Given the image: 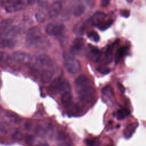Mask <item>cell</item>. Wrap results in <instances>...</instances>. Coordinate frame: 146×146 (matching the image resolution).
<instances>
[{
  "label": "cell",
  "instance_id": "4fadbf2b",
  "mask_svg": "<svg viewBox=\"0 0 146 146\" xmlns=\"http://www.w3.org/2000/svg\"><path fill=\"white\" fill-rule=\"evenodd\" d=\"M138 127V123H132L128 124L125 128H124L123 131V135L124 136L128 139L134 133L135 131L136 128Z\"/></svg>",
  "mask_w": 146,
  "mask_h": 146
},
{
  "label": "cell",
  "instance_id": "8fae6325",
  "mask_svg": "<svg viewBox=\"0 0 146 146\" xmlns=\"http://www.w3.org/2000/svg\"><path fill=\"white\" fill-rule=\"evenodd\" d=\"M62 5L60 2H54L50 6L48 14L50 18H54L58 17L61 12Z\"/></svg>",
  "mask_w": 146,
  "mask_h": 146
},
{
  "label": "cell",
  "instance_id": "ac0fdd59",
  "mask_svg": "<svg viewBox=\"0 0 146 146\" xmlns=\"http://www.w3.org/2000/svg\"><path fill=\"white\" fill-rule=\"evenodd\" d=\"M15 44V40L14 39H2L0 41V47L3 48H11Z\"/></svg>",
  "mask_w": 146,
  "mask_h": 146
},
{
  "label": "cell",
  "instance_id": "ffe728a7",
  "mask_svg": "<svg viewBox=\"0 0 146 146\" xmlns=\"http://www.w3.org/2000/svg\"><path fill=\"white\" fill-rule=\"evenodd\" d=\"M127 50V49L126 47H121L117 49V50L116 52V54H115V56L116 63H118L120 62V59L124 55Z\"/></svg>",
  "mask_w": 146,
  "mask_h": 146
},
{
  "label": "cell",
  "instance_id": "5bb4252c",
  "mask_svg": "<svg viewBox=\"0 0 146 146\" xmlns=\"http://www.w3.org/2000/svg\"><path fill=\"white\" fill-rule=\"evenodd\" d=\"M89 82H90L89 80L86 76L84 75H81L76 78V79L75 80L74 83H75L76 88H79L82 87L90 85Z\"/></svg>",
  "mask_w": 146,
  "mask_h": 146
},
{
  "label": "cell",
  "instance_id": "f1b7e54d",
  "mask_svg": "<svg viewBox=\"0 0 146 146\" xmlns=\"http://www.w3.org/2000/svg\"><path fill=\"white\" fill-rule=\"evenodd\" d=\"M97 70L101 74H108L110 71L109 68H106V67H98Z\"/></svg>",
  "mask_w": 146,
  "mask_h": 146
},
{
  "label": "cell",
  "instance_id": "277c9868",
  "mask_svg": "<svg viewBox=\"0 0 146 146\" xmlns=\"http://www.w3.org/2000/svg\"><path fill=\"white\" fill-rule=\"evenodd\" d=\"M64 64L66 69L70 74H77L81 70V64L79 61L72 56L67 55L64 57Z\"/></svg>",
  "mask_w": 146,
  "mask_h": 146
},
{
  "label": "cell",
  "instance_id": "83f0119b",
  "mask_svg": "<svg viewBox=\"0 0 146 146\" xmlns=\"http://www.w3.org/2000/svg\"><path fill=\"white\" fill-rule=\"evenodd\" d=\"M113 48H114V45L113 44H110L108 45V46L107 47V48L105 51V56L107 58H109L110 56H111L112 54V52L113 50Z\"/></svg>",
  "mask_w": 146,
  "mask_h": 146
},
{
  "label": "cell",
  "instance_id": "1f68e13d",
  "mask_svg": "<svg viewBox=\"0 0 146 146\" xmlns=\"http://www.w3.org/2000/svg\"><path fill=\"white\" fill-rule=\"evenodd\" d=\"M110 2V1H105V0L102 1L101 3H100L101 6H102V7H106V6H107L108 5Z\"/></svg>",
  "mask_w": 146,
  "mask_h": 146
},
{
  "label": "cell",
  "instance_id": "d4e9b609",
  "mask_svg": "<svg viewBox=\"0 0 146 146\" xmlns=\"http://www.w3.org/2000/svg\"><path fill=\"white\" fill-rule=\"evenodd\" d=\"M85 143L87 146H99L100 141L97 138L87 139L85 140Z\"/></svg>",
  "mask_w": 146,
  "mask_h": 146
},
{
  "label": "cell",
  "instance_id": "30bf717a",
  "mask_svg": "<svg viewBox=\"0 0 146 146\" xmlns=\"http://www.w3.org/2000/svg\"><path fill=\"white\" fill-rule=\"evenodd\" d=\"M84 46V40L82 37H77L73 40L71 52L74 54H79Z\"/></svg>",
  "mask_w": 146,
  "mask_h": 146
},
{
  "label": "cell",
  "instance_id": "e0dca14e",
  "mask_svg": "<svg viewBox=\"0 0 146 146\" xmlns=\"http://www.w3.org/2000/svg\"><path fill=\"white\" fill-rule=\"evenodd\" d=\"M53 76V73L48 70H43L40 75V80L43 83H47L49 82Z\"/></svg>",
  "mask_w": 146,
  "mask_h": 146
},
{
  "label": "cell",
  "instance_id": "2e32d148",
  "mask_svg": "<svg viewBox=\"0 0 146 146\" xmlns=\"http://www.w3.org/2000/svg\"><path fill=\"white\" fill-rule=\"evenodd\" d=\"M72 96L69 91L64 92L61 96V102L62 104L66 107H68L72 103Z\"/></svg>",
  "mask_w": 146,
  "mask_h": 146
},
{
  "label": "cell",
  "instance_id": "8992f818",
  "mask_svg": "<svg viewBox=\"0 0 146 146\" xmlns=\"http://www.w3.org/2000/svg\"><path fill=\"white\" fill-rule=\"evenodd\" d=\"M0 5L9 13L15 12L23 9L25 3L22 1H2Z\"/></svg>",
  "mask_w": 146,
  "mask_h": 146
},
{
  "label": "cell",
  "instance_id": "5b68a950",
  "mask_svg": "<svg viewBox=\"0 0 146 146\" xmlns=\"http://www.w3.org/2000/svg\"><path fill=\"white\" fill-rule=\"evenodd\" d=\"M50 89L54 93H58L63 91H64V92L68 91V90L70 89V87L66 80L58 77L51 82L50 85Z\"/></svg>",
  "mask_w": 146,
  "mask_h": 146
},
{
  "label": "cell",
  "instance_id": "52a82bcc",
  "mask_svg": "<svg viewBox=\"0 0 146 146\" xmlns=\"http://www.w3.org/2000/svg\"><path fill=\"white\" fill-rule=\"evenodd\" d=\"M64 29V26L62 23H49L46 27V32L50 35H58Z\"/></svg>",
  "mask_w": 146,
  "mask_h": 146
},
{
  "label": "cell",
  "instance_id": "44dd1931",
  "mask_svg": "<svg viewBox=\"0 0 146 146\" xmlns=\"http://www.w3.org/2000/svg\"><path fill=\"white\" fill-rule=\"evenodd\" d=\"M102 92L103 95H104L106 97L109 99H112L113 98L114 94H113V90L110 86H106L103 88H102Z\"/></svg>",
  "mask_w": 146,
  "mask_h": 146
},
{
  "label": "cell",
  "instance_id": "9c48e42d",
  "mask_svg": "<svg viewBox=\"0 0 146 146\" xmlns=\"http://www.w3.org/2000/svg\"><path fill=\"white\" fill-rule=\"evenodd\" d=\"M35 67L36 69L40 67L45 66V67H51L54 64L53 61L51 58L46 54H41L35 60Z\"/></svg>",
  "mask_w": 146,
  "mask_h": 146
},
{
  "label": "cell",
  "instance_id": "4dcf8cb0",
  "mask_svg": "<svg viewBox=\"0 0 146 146\" xmlns=\"http://www.w3.org/2000/svg\"><path fill=\"white\" fill-rule=\"evenodd\" d=\"M123 17L127 18L128 17H129V11L127 10H123L121 11V14H120Z\"/></svg>",
  "mask_w": 146,
  "mask_h": 146
},
{
  "label": "cell",
  "instance_id": "4316f807",
  "mask_svg": "<svg viewBox=\"0 0 146 146\" xmlns=\"http://www.w3.org/2000/svg\"><path fill=\"white\" fill-rule=\"evenodd\" d=\"M35 18L38 22L42 23L45 21L46 17L44 14L43 12L39 11L35 14Z\"/></svg>",
  "mask_w": 146,
  "mask_h": 146
},
{
  "label": "cell",
  "instance_id": "7c38bea8",
  "mask_svg": "<svg viewBox=\"0 0 146 146\" xmlns=\"http://www.w3.org/2000/svg\"><path fill=\"white\" fill-rule=\"evenodd\" d=\"M101 56V51L96 47L91 45L89 46L88 58L93 62L98 61Z\"/></svg>",
  "mask_w": 146,
  "mask_h": 146
},
{
  "label": "cell",
  "instance_id": "603a6c76",
  "mask_svg": "<svg viewBox=\"0 0 146 146\" xmlns=\"http://www.w3.org/2000/svg\"><path fill=\"white\" fill-rule=\"evenodd\" d=\"M74 31L75 33L77 34L78 35H82L83 34V32L85 30V26L83 23L78 22L74 27Z\"/></svg>",
  "mask_w": 146,
  "mask_h": 146
},
{
  "label": "cell",
  "instance_id": "ba28073f",
  "mask_svg": "<svg viewBox=\"0 0 146 146\" xmlns=\"http://www.w3.org/2000/svg\"><path fill=\"white\" fill-rule=\"evenodd\" d=\"M80 99L83 101H88L92 96L93 91L90 85L76 88Z\"/></svg>",
  "mask_w": 146,
  "mask_h": 146
},
{
  "label": "cell",
  "instance_id": "3957f363",
  "mask_svg": "<svg viewBox=\"0 0 146 146\" xmlns=\"http://www.w3.org/2000/svg\"><path fill=\"white\" fill-rule=\"evenodd\" d=\"M8 62L13 67L18 68L25 64H27L31 60L30 55L22 51H15L9 57Z\"/></svg>",
  "mask_w": 146,
  "mask_h": 146
},
{
  "label": "cell",
  "instance_id": "6da1fadb",
  "mask_svg": "<svg viewBox=\"0 0 146 146\" xmlns=\"http://www.w3.org/2000/svg\"><path fill=\"white\" fill-rule=\"evenodd\" d=\"M26 40L30 44L39 48H46L50 46L48 39L43 35L40 29L37 26L29 29Z\"/></svg>",
  "mask_w": 146,
  "mask_h": 146
},
{
  "label": "cell",
  "instance_id": "484cf974",
  "mask_svg": "<svg viewBox=\"0 0 146 146\" xmlns=\"http://www.w3.org/2000/svg\"><path fill=\"white\" fill-rule=\"evenodd\" d=\"M87 36L91 40L94 42H98L100 39L99 35L96 31H90L87 34Z\"/></svg>",
  "mask_w": 146,
  "mask_h": 146
},
{
  "label": "cell",
  "instance_id": "7a4b0ae2",
  "mask_svg": "<svg viewBox=\"0 0 146 146\" xmlns=\"http://www.w3.org/2000/svg\"><path fill=\"white\" fill-rule=\"evenodd\" d=\"M13 20L7 19L4 20L0 26V38L2 39H13L19 32L18 27L13 25Z\"/></svg>",
  "mask_w": 146,
  "mask_h": 146
},
{
  "label": "cell",
  "instance_id": "d6a6232c",
  "mask_svg": "<svg viewBox=\"0 0 146 146\" xmlns=\"http://www.w3.org/2000/svg\"><path fill=\"white\" fill-rule=\"evenodd\" d=\"M105 146H113L112 144H107Z\"/></svg>",
  "mask_w": 146,
  "mask_h": 146
},
{
  "label": "cell",
  "instance_id": "9a60e30c",
  "mask_svg": "<svg viewBox=\"0 0 146 146\" xmlns=\"http://www.w3.org/2000/svg\"><path fill=\"white\" fill-rule=\"evenodd\" d=\"M106 15L102 11H97L94 13L92 18V22L94 25L96 26V27L102 22L105 18Z\"/></svg>",
  "mask_w": 146,
  "mask_h": 146
},
{
  "label": "cell",
  "instance_id": "cb8c5ba5",
  "mask_svg": "<svg viewBox=\"0 0 146 146\" xmlns=\"http://www.w3.org/2000/svg\"><path fill=\"white\" fill-rule=\"evenodd\" d=\"M112 24V20L111 19H108L106 21L104 20L97 26V27L99 28L100 30H105L107 29L108 27H110Z\"/></svg>",
  "mask_w": 146,
  "mask_h": 146
},
{
  "label": "cell",
  "instance_id": "d6986e66",
  "mask_svg": "<svg viewBox=\"0 0 146 146\" xmlns=\"http://www.w3.org/2000/svg\"><path fill=\"white\" fill-rule=\"evenodd\" d=\"M129 115L130 112L129 110L125 107H123L117 111L116 113V117L118 120H123L128 116Z\"/></svg>",
  "mask_w": 146,
  "mask_h": 146
},
{
  "label": "cell",
  "instance_id": "7402d4cb",
  "mask_svg": "<svg viewBox=\"0 0 146 146\" xmlns=\"http://www.w3.org/2000/svg\"><path fill=\"white\" fill-rule=\"evenodd\" d=\"M85 11V7L83 5L79 4L77 5L73 11V14L75 17H79L82 15Z\"/></svg>",
  "mask_w": 146,
  "mask_h": 146
},
{
  "label": "cell",
  "instance_id": "f546056e",
  "mask_svg": "<svg viewBox=\"0 0 146 146\" xmlns=\"http://www.w3.org/2000/svg\"><path fill=\"white\" fill-rule=\"evenodd\" d=\"M6 54L4 52H0V64L2 63L3 61L5 60V59H6Z\"/></svg>",
  "mask_w": 146,
  "mask_h": 146
}]
</instances>
